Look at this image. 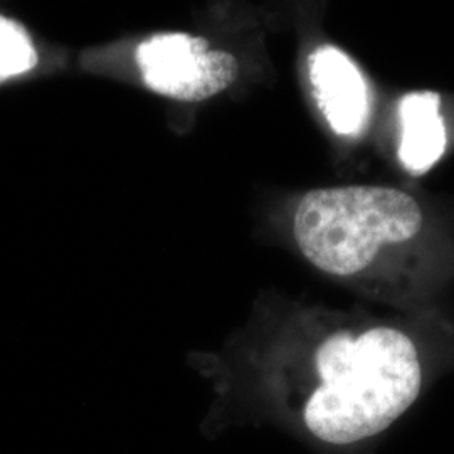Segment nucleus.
I'll list each match as a JSON object with an SVG mask.
<instances>
[{
	"label": "nucleus",
	"mask_w": 454,
	"mask_h": 454,
	"mask_svg": "<svg viewBox=\"0 0 454 454\" xmlns=\"http://www.w3.org/2000/svg\"><path fill=\"white\" fill-rule=\"evenodd\" d=\"M313 371L298 421L309 438L330 448L379 438L418 403L424 387L416 341L387 325L332 333L317 348Z\"/></svg>",
	"instance_id": "1"
},
{
	"label": "nucleus",
	"mask_w": 454,
	"mask_h": 454,
	"mask_svg": "<svg viewBox=\"0 0 454 454\" xmlns=\"http://www.w3.org/2000/svg\"><path fill=\"white\" fill-rule=\"evenodd\" d=\"M422 226V207L404 191L347 185L303 195L293 217V236L320 271L356 276L372 264L382 247L406 243Z\"/></svg>",
	"instance_id": "2"
},
{
	"label": "nucleus",
	"mask_w": 454,
	"mask_h": 454,
	"mask_svg": "<svg viewBox=\"0 0 454 454\" xmlns=\"http://www.w3.org/2000/svg\"><path fill=\"white\" fill-rule=\"evenodd\" d=\"M146 86L179 101H204L238 78V59L211 49L204 37L185 33L155 34L137 49Z\"/></svg>",
	"instance_id": "3"
},
{
	"label": "nucleus",
	"mask_w": 454,
	"mask_h": 454,
	"mask_svg": "<svg viewBox=\"0 0 454 454\" xmlns=\"http://www.w3.org/2000/svg\"><path fill=\"white\" fill-rule=\"evenodd\" d=\"M309 78L330 129L341 137L358 135L371 114V98L357 65L340 49L322 46L309 54Z\"/></svg>",
	"instance_id": "4"
},
{
	"label": "nucleus",
	"mask_w": 454,
	"mask_h": 454,
	"mask_svg": "<svg viewBox=\"0 0 454 454\" xmlns=\"http://www.w3.org/2000/svg\"><path fill=\"white\" fill-rule=\"evenodd\" d=\"M439 103L436 91H414L401 99L399 159L414 176L427 172L446 150V127L439 114Z\"/></svg>",
	"instance_id": "5"
},
{
	"label": "nucleus",
	"mask_w": 454,
	"mask_h": 454,
	"mask_svg": "<svg viewBox=\"0 0 454 454\" xmlns=\"http://www.w3.org/2000/svg\"><path fill=\"white\" fill-rule=\"evenodd\" d=\"M37 54L29 34L14 20L0 16V82L31 71Z\"/></svg>",
	"instance_id": "6"
}]
</instances>
